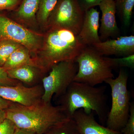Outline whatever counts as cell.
<instances>
[{
    "instance_id": "obj_7",
    "label": "cell",
    "mask_w": 134,
    "mask_h": 134,
    "mask_svg": "<svg viewBox=\"0 0 134 134\" xmlns=\"http://www.w3.org/2000/svg\"><path fill=\"white\" fill-rule=\"evenodd\" d=\"M84 12L78 0H58L48 18L46 29H68L78 35L83 21Z\"/></svg>"
},
{
    "instance_id": "obj_11",
    "label": "cell",
    "mask_w": 134,
    "mask_h": 134,
    "mask_svg": "<svg viewBox=\"0 0 134 134\" xmlns=\"http://www.w3.org/2000/svg\"><path fill=\"white\" fill-rule=\"evenodd\" d=\"M99 12L94 8L84 12L83 21L78 34L80 41L84 45L92 46L100 42L99 35Z\"/></svg>"
},
{
    "instance_id": "obj_26",
    "label": "cell",
    "mask_w": 134,
    "mask_h": 134,
    "mask_svg": "<svg viewBox=\"0 0 134 134\" xmlns=\"http://www.w3.org/2000/svg\"><path fill=\"white\" fill-rule=\"evenodd\" d=\"M21 2V0H0V10L14 9Z\"/></svg>"
},
{
    "instance_id": "obj_2",
    "label": "cell",
    "mask_w": 134,
    "mask_h": 134,
    "mask_svg": "<svg viewBox=\"0 0 134 134\" xmlns=\"http://www.w3.org/2000/svg\"><path fill=\"white\" fill-rule=\"evenodd\" d=\"M85 46L72 31L50 28L44 34L41 48L33 58L42 72H47L58 63L75 60Z\"/></svg>"
},
{
    "instance_id": "obj_13",
    "label": "cell",
    "mask_w": 134,
    "mask_h": 134,
    "mask_svg": "<svg viewBox=\"0 0 134 134\" xmlns=\"http://www.w3.org/2000/svg\"><path fill=\"white\" fill-rule=\"evenodd\" d=\"M93 112L86 113L82 109L77 110L72 115L80 134H121L106 127L100 125L96 121Z\"/></svg>"
},
{
    "instance_id": "obj_30",
    "label": "cell",
    "mask_w": 134,
    "mask_h": 134,
    "mask_svg": "<svg viewBox=\"0 0 134 134\" xmlns=\"http://www.w3.org/2000/svg\"></svg>"
},
{
    "instance_id": "obj_4",
    "label": "cell",
    "mask_w": 134,
    "mask_h": 134,
    "mask_svg": "<svg viewBox=\"0 0 134 134\" xmlns=\"http://www.w3.org/2000/svg\"><path fill=\"white\" fill-rule=\"evenodd\" d=\"M74 61L78 66L74 82L95 86L114 78L108 57L100 55L92 46H85Z\"/></svg>"
},
{
    "instance_id": "obj_24",
    "label": "cell",
    "mask_w": 134,
    "mask_h": 134,
    "mask_svg": "<svg viewBox=\"0 0 134 134\" xmlns=\"http://www.w3.org/2000/svg\"><path fill=\"white\" fill-rule=\"evenodd\" d=\"M16 128L14 123L6 118L0 124V134H13Z\"/></svg>"
},
{
    "instance_id": "obj_14",
    "label": "cell",
    "mask_w": 134,
    "mask_h": 134,
    "mask_svg": "<svg viewBox=\"0 0 134 134\" xmlns=\"http://www.w3.org/2000/svg\"><path fill=\"white\" fill-rule=\"evenodd\" d=\"M25 65H33L38 68L29 49L21 46L13 52L2 67L7 70Z\"/></svg>"
},
{
    "instance_id": "obj_25",
    "label": "cell",
    "mask_w": 134,
    "mask_h": 134,
    "mask_svg": "<svg viewBox=\"0 0 134 134\" xmlns=\"http://www.w3.org/2000/svg\"><path fill=\"white\" fill-rule=\"evenodd\" d=\"M82 9L85 12L91 8L99 6L103 0H78Z\"/></svg>"
},
{
    "instance_id": "obj_15",
    "label": "cell",
    "mask_w": 134,
    "mask_h": 134,
    "mask_svg": "<svg viewBox=\"0 0 134 134\" xmlns=\"http://www.w3.org/2000/svg\"><path fill=\"white\" fill-rule=\"evenodd\" d=\"M6 71L10 78L27 84L33 83L43 72L38 67L32 65H24Z\"/></svg>"
},
{
    "instance_id": "obj_20",
    "label": "cell",
    "mask_w": 134,
    "mask_h": 134,
    "mask_svg": "<svg viewBox=\"0 0 134 134\" xmlns=\"http://www.w3.org/2000/svg\"><path fill=\"white\" fill-rule=\"evenodd\" d=\"M21 46L19 43L8 40H0V67L3 66L9 57Z\"/></svg>"
},
{
    "instance_id": "obj_29",
    "label": "cell",
    "mask_w": 134,
    "mask_h": 134,
    "mask_svg": "<svg viewBox=\"0 0 134 134\" xmlns=\"http://www.w3.org/2000/svg\"><path fill=\"white\" fill-rule=\"evenodd\" d=\"M13 134H30L27 132H24L23 130L19 129L16 128L15 132Z\"/></svg>"
},
{
    "instance_id": "obj_6",
    "label": "cell",
    "mask_w": 134,
    "mask_h": 134,
    "mask_svg": "<svg viewBox=\"0 0 134 134\" xmlns=\"http://www.w3.org/2000/svg\"><path fill=\"white\" fill-rule=\"evenodd\" d=\"M77 70L74 60L61 62L54 65L49 75L43 79L42 101L50 103L53 97L59 98L65 94L74 81Z\"/></svg>"
},
{
    "instance_id": "obj_23",
    "label": "cell",
    "mask_w": 134,
    "mask_h": 134,
    "mask_svg": "<svg viewBox=\"0 0 134 134\" xmlns=\"http://www.w3.org/2000/svg\"><path fill=\"white\" fill-rule=\"evenodd\" d=\"M18 83V82L16 80L10 78L7 71L3 67H0V85L14 86Z\"/></svg>"
},
{
    "instance_id": "obj_9",
    "label": "cell",
    "mask_w": 134,
    "mask_h": 134,
    "mask_svg": "<svg viewBox=\"0 0 134 134\" xmlns=\"http://www.w3.org/2000/svg\"><path fill=\"white\" fill-rule=\"evenodd\" d=\"M43 92V87L40 85L28 88L19 83L14 86L0 85V97L25 106L40 102Z\"/></svg>"
},
{
    "instance_id": "obj_3",
    "label": "cell",
    "mask_w": 134,
    "mask_h": 134,
    "mask_svg": "<svg viewBox=\"0 0 134 134\" xmlns=\"http://www.w3.org/2000/svg\"><path fill=\"white\" fill-rule=\"evenodd\" d=\"M105 91V86L96 87L74 81L65 94L59 97V105L70 117L80 109L87 114L93 112L97 115L99 122L104 125L109 111Z\"/></svg>"
},
{
    "instance_id": "obj_10",
    "label": "cell",
    "mask_w": 134,
    "mask_h": 134,
    "mask_svg": "<svg viewBox=\"0 0 134 134\" xmlns=\"http://www.w3.org/2000/svg\"><path fill=\"white\" fill-rule=\"evenodd\" d=\"M100 55L126 56L134 54V36H120L92 46Z\"/></svg>"
},
{
    "instance_id": "obj_8",
    "label": "cell",
    "mask_w": 134,
    "mask_h": 134,
    "mask_svg": "<svg viewBox=\"0 0 134 134\" xmlns=\"http://www.w3.org/2000/svg\"><path fill=\"white\" fill-rule=\"evenodd\" d=\"M44 35L29 30L0 14V40H8L29 49L34 58L41 48Z\"/></svg>"
},
{
    "instance_id": "obj_28",
    "label": "cell",
    "mask_w": 134,
    "mask_h": 134,
    "mask_svg": "<svg viewBox=\"0 0 134 134\" xmlns=\"http://www.w3.org/2000/svg\"><path fill=\"white\" fill-rule=\"evenodd\" d=\"M6 119V114L5 110L0 109V124Z\"/></svg>"
},
{
    "instance_id": "obj_19",
    "label": "cell",
    "mask_w": 134,
    "mask_h": 134,
    "mask_svg": "<svg viewBox=\"0 0 134 134\" xmlns=\"http://www.w3.org/2000/svg\"><path fill=\"white\" fill-rule=\"evenodd\" d=\"M48 134H80L72 117L68 119L47 132Z\"/></svg>"
},
{
    "instance_id": "obj_16",
    "label": "cell",
    "mask_w": 134,
    "mask_h": 134,
    "mask_svg": "<svg viewBox=\"0 0 134 134\" xmlns=\"http://www.w3.org/2000/svg\"><path fill=\"white\" fill-rule=\"evenodd\" d=\"M40 0H23L16 12V17L20 22L26 24L37 21L36 15Z\"/></svg>"
},
{
    "instance_id": "obj_27",
    "label": "cell",
    "mask_w": 134,
    "mask_h": 134,
    "mask_svg": "<svg viewBox=\"0 0 134 134\" xmlns=\"http://www.w3.org/2000/svg\"><path fill=\"white\" fill-rule=\"evenodd\" d=\"M13 103L0 97V109L6 110Z\"/></svg>"
},
{
    "instance_id": "obj_12",
    "label": "cell",
    "mask_w": 134,
    "mask_h": 134,
    "mask_svg": "<svg viewBox=\"0 0 134 134\" xmlns=\"http://www.w3.org/2000/svg\"><path fill=\"white\" fill-rule=\"evenodd\" d=\"M102 16L99 26L100 40L116 36L119 32L117 26L115 14L116 12L114 0H103L99 5Z\"/></svg>"
},
{
    "instance_id": "obj_17",
    "label": "cell",
    "mask_w": 134,
    "mask_h": 134,
    "mask_svg": "<svg viewBox=\"0 0 134 134\" xmlns=\"http://www.w3.org/2000/svg\"><path fill=\"white\" fill-rule=\"evenodd\" d=\"M58 0H40L36 20L39 24L46 28L48 18L55 8Z\"/></svg>"
},
{
    "instance_id": "obj_18",
    "label": "cell",
    "mask_w": 134,
    "mask_h": 134,
    "mask_svg": "<svg viewBox=\"0 0 134 134\" xmlns=\"http://www.w3.org/2000/svg\"><path fill=\"white\" fill-rule=\"evenodd\" d=\"M118 11L125 26H129L134 7V0H114Z\"/></svg>"
},
{
    "instance_id": "obj_5",
    "label": "cell",
    "mask_w": 134,
    "mask_h": 134,
    "mask_svg": "<svg viewBox=\"0 0 134 134\" xmlns=\"http://www.w3.org/2000/svg\"><path fill=\"white\" fill-rule=\"evenodd\" d=\"M128 76L123 69H120L116 78H111L105 83L111 89L112 103L106 121L107 127L120 132L129 117L130 93L127 89Z\"/></svg>"
},
{
    "instance_id": "obj_21",
    "label": "cell",
    "mask_w": 134,
    "mask_h": 134,
    "mask_svg": "<svg viewBox=\"0 0 134 134\" xmlns=\"http://www.w3.org/2000/svg\"><path fill=\"white\" fill-rule=\"evenodd\" d=\"M113 68L117 67H128L133 68L134 67V54L124 56L121 58H108Z\"/></svg>"
},
{
    "instance_id": "obj_1",
    "label": "cell",
    "mask_w": 134,
    "mask_h": 134,
    "mask_svg": "<svg viewBox=\"0 0 134 134\" xmlns=\"http://www.w3.org/2000/svg\"><path fill=\"white\" fill-rule=\"evenodd\" d=\"M5 110L7 119L17 128L30 134L46 133L70 117L60 106H54L51 102L42 100L30 106L13 103Z\"/></svg>"
},
{
    "instance_id": "obj_22",
    "label": "cell",
    "mask_w": 134,
    "mask_h": 134,
    "mask_svg": "<svg viewBox=\"0 0 134 134\" xmlns=\"http://www.w3.org/2000/svg\"><path fill=\"white\" fill-rule=\"evenodd\" d=\"M121 134H134V103H130V115L126 124L121 131Z\"/></svg>"
}]
</instances>
